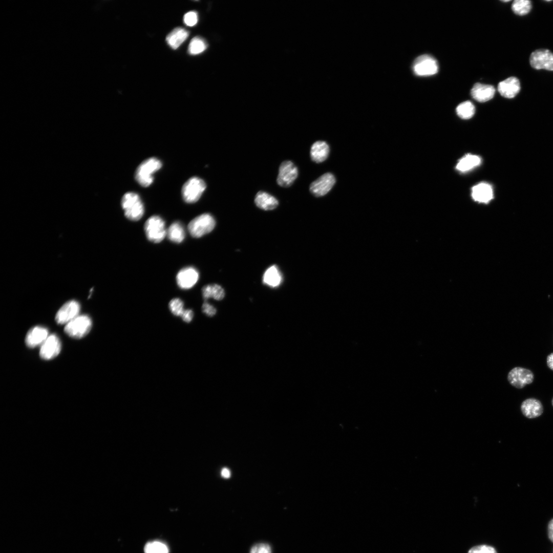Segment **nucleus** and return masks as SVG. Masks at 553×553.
I'll return each instance as SVG.
<instances>
[{
    "mask_svg": "<svg viewBox=\"0 0 553 553\" xmlns=\"http://www.w3.org/2000/svg\"><path fill=\"white\" fill-rule=\"evenodd\" d=\"M124 215L129 220L137 221L139 220L144 212L143 204L139 196L134 192L125 193L121 201Z\"/></svg>",
    "mask_w": 553,
    "mask_h": 553,
    "instance_id": "nucleus-1",
    "label": "nucleus"
},
{
    "mask_svg": "<svg viewBox=\"0 0 553 553\" xmlns=\"http://www.w3.org/2000/svg\"><path fill=\"white\" fill-rule=\"evenodd\" d=\"M162 166V163L155 157L148 158L142 162L137 168L135 177L137 182L143 187H147L153 182V175Z\"/></svg>",
    "mask_w": 553,
    "mask_h": 553,
    "instance_id": "nucleus-2",
    "label": "nucleus"
},
{
    "mask_svg": "<svg viewBox=\"0 0 553 553\" xmlns=\"http://www.w3.org/2000/svg\"><path fill=\"white\" fill-rule=\"evenodd\" d=\"M216 225V221L210 214L205 213L193 219L188 225V230L194 238H199L211 232Z\"/></svg>",
    "mask_w": 553,
    "mask_h": 553,
    "instance_id": "nucleus-3",
    "label": "nucleus"
},
{
    "mask_svg": "<svg viewBox=\"0 0 553 553\" xmlns=\"http://www.w3.org/2000/svg\"><path fill=\"white\" fill-rule=\"evenodd\" d=\"M147 239L152 242H161L166 236L164 220L158 216H152L145 222L144 226Z\"/></svg>",
    "mask_w": 553,
    "mask_h": 553,
    "instance_id": "nucleus-4",
    "label": "nucleus"
},
{
    "mask_svg": "<svg viewBox=\"0 0 553 553\" xmlns=\"http://www.w3.org/2000/svg\"><path fill=\"white\" fill-rule=\"evenodd\" d=\"M205 188L203 180L197 177H192L182 186V198L188 203H195L200 198Z\"/></svg>",
    "mask_w": 553,
    "mask_h": 553,
    "instance_id": "nucleus-5",
    "label": "nucleus"
},
{
    "mask_svg": "<svg viewBox=\"0 0 553 553\" xmlns=\"http://www.w3.org/2000/svg\"><path fill=\"white\" fill-rule=\"evenodd\" d=\"M92 325L91 319L89 316L80 315L67 324L64 330L69 336L74 338H81L89 332Z\"/></svg>",
    "mask_w": 553,
    "mask_h": 553,
    "instance_id": "nucleus-6",
    "label": "nucleus"
},
{
    "mask_svg": "<svg viewBox=\"0 0 553 553\" xmlns=\"http://www.w3.org/2000/svg\"><path fill=\"white\" fill-rule=\"evenodd\" d=\"M413 70L415 74L419 76H431L438 72V65L433 57L428 54H423L415 59Z\"/></svg>",
    "mask_w": 553,
    "mask_h": 553,
    "instance_id": "nucleus-7",
    "label": "nucleus"
},
{
    "mask_svg": "<svg viewBox=\"0 0 553 553\" xmlns=\"http://www.w3.org/2000/svg\"><path fill=\"white\" fill-rule=\"evenodd\" d=\"M529 63L534 69L553 71V53L547 49H538L533 52Z\"/></svg>",
    "mask_w": 553,
    "mask_h": 553,
    "instance_id": "nucleus-8",
    "label": "nucleus"
},
{
    "mask_svg": "<svg viewBox=\"0 0 553 553\" xmlns=\"http://www.w3.org/2000/svg\"><path fill=\"white\" fill-rule=\"evenodd\" d=\"M298 176L296 166L291 161H284L280 165L276 181L284 187L292 185Z\"/></svg>",
    "mask_w": 553,
    "mask_h": 553,
    "instance_id": "nucleus-9",
    "label": "nucleus"
},
{
    "mask_svg": "<svg viewBox=\"0 0 553 553\" xmlns=\"http://www.w3.org/2000/svg\"><path fill=\"white\" fill-rule=\"evenodd\" d=\"M507 380L509 384L518 389H522L534 380L533 372L526 368L515 367L508 373Z\"/></svg>",
    "mask_w": 553,
    "mask_h": 553,
    "instance_id": "nucleus-10",
    "label": "nucleus"
},
{
    "mask_svg": "<svg viewBox=\"0 0 553 553\" xmlns=\"http://www.w3.org/2000/svg\"><path fill=\"white\" fill-rule=\"evenodd\" d=\"M335 183V178L333 174L327 173L314 181L310 186L311 193L316 197H321L327 194Z\"/></svg>",
    "mask_w": 553,
    "mask_h": 553,
    "instance_id": "nucleus-11",
    "label": "nucleus"
},
{
    "mask_svg": "<svg viewBox=\"0 0 553 553\" xmlns=\"http://www.w3.org/2000/svg\"><path fill=\"white\" fill-rule=\"evenodd\" d=\"M79 303L74 300L65 303L57 311L55 321L59 324H68L77 316L80 311Z\"/></svg>",
    "mask_w": 553,
    "mask_h": 553,
    "instance_id": "nucleus-12",
    "label": "nucleus"
},
{
    "mask_svg": "<svg viewBox=\"0 0 553 553\" xmlns=\"http://www.w3.org/2000/svg\"><path fill=\"white\" fill-rule=\"evenodd\" d=\"M199 278L198 271L194 267L188 266L181 269L178 272L176 281L180 288L188 289L197 283Z\"/></svg>",
    "mask_w": 553,
    "mask_h": 553,
    "instance_id": "nucleus-13",
    "label": "nucleus"
},
{
    "mask_svg": "<svg viewBox=\"0 0 553 553\" xmlns=\"http://www.w3.org/2000/svg\"><path fill=\"white\" fill-rule=\"evenodd\" d=\"M60 350V341L57 335L53 334L48 336L41 345L39 355L44 359L50 360L57 356Z\"/></svg>",
    "mask_w": 553,
    "mask_h": 553,
    "instance_id": "nucleus-14",
    "label": "nucleus"
},
{
    "mask_svg": "<svg viewBox=\"0 0 553 553\" xmlns=\"http://www.w3.org/2000/svg\"><path fill=\"white\" fill-rule=\"evenodd\" d=\"M521 89L519 80L516 77H510L500 82L498 91L501 95L506 98L515 97Z\"/></svg>",
    "mask_w": 553,
    "mask_h": 553,
    "instance_id": "nucleus-15",
    "label": "nucleus"
},
{
    "mask_svg": "<svg viewBox=\"0 0 553 553\" xmlns=\"http://www.w3.org/2000/svg\"><path fill=\"white\" fill-rule=\"evenodd\" d=\"M48 337V330L41 326L32 328L27 333L25 338L26 345L29 348H35L41 345Z\"/></svg>",
    "mask_w": 553,
    "mask_h": 553,
    "instance_id": "nucleus-16",
    "label": "nucleus"
},
{
    "mask_svg": "<svg viewBox=\"0 0 553 553\" xmlns=\"http://www.w3.org/2000/svg\"><path fill=\"white\" fill-rule=\"evenodd\" d=\"M472 197L479 203H488L494 198L493 187L487 183H480L472 187Z\"/></svg>",
    "mask_w": 553,
    "mask_h": 553,
    "instance_id": "nucleus-17",
    "label": "nucleus"
},
{
    "mask_svg": "<svg viewBox=\"0 0 553 553\" xmlns=\"http://www.w3.org/2000/svg\"><path fill=\"white\" fill-rule=\"evenodd\" d=\"M495 93V89L493 86L480 83H475L471 90L473 98L480 102L491 100L493 98Z\"/></svg>",
    "mask_w": 553,
    "mask_h": 553,
    "instance_id": "nucleus-18",
    "label": "nucleus"
},
{
    "mask_svg": "<svg viewBox=\"0 0 553 553\" xmlns=\"http://www.w3.org/2000/svg\"><path fill=\"white\" fill-rule=\"evenodd\" d=\"M522 414L526 417L534 418L540 416L543 412L541 402L538 399L530 398L524 400L521 406Z\"/></svg>",
    "mask_w": 553,
    "mask_h": 553,
    "instance_id": "nucleus-19",
    "label": "nucleus"
},
{
    "mask_svg": "<svg viewBox=\"0 0 553 553\" xmlns=\"http://www.w3.org/2000/svg\"><path fill=\"white\" fill-rule=\"evenodd\" d=\"M254 203L259 208L265 210L273 209L279 204L278 200L274 197L263 191L257 194Z\"/></svg>",
    "mask_w": 553,
    "mask_h": 553,
    "instance_id": "nucleus-20",
    "label": "nucleus"
},
{
    "mask_svg": "<svg viewBox=\"0 0 553 553\" xmlns=\"http://www.w3.org/2000/svg\"><path fill=\"white\" fill-rule=\"evenodd\" d=\"M329 153V145L325 141H317L311 146L310 156L311 159L315 162H323L327 158Z\"/></svg>",
    "mask_w": 553,
    "mask_h": 553,
    "instance_id": "nucleus-21",
    "label": "nucleus"
},
{
    "mask_svg": "<svg viewBox=\"0 0 553 553\" xmlns=\"http://www.w3.org/2000/svg\"><path fill=\"white\" fill-rule=\"evenodd\" d=\"M189 32L185 29L178 27L174 29L166 37L168 45L173 49H177L188 37Z\"/></svg>",
    "mask_w": 553,
    "mask_h": 553,
    "instance_id": "nucleus-22",
    "label": "nucleus"
},
{
    "mask_svg": "<svg viewBox=\"0 0 553 553\" xmlns=\"http://www.w3.org/2000/svg\"><path fill=\"white\" fill-rule=\"evenodd\" d=\"M282 281V275L276 265L271 266L267 268L263 276V283L271 287H278Z\"/></svg>",
    "mask_w": 553,
    "mask_h": 553,
    "instance_id": "nucleus-23",
    "label": "nucleus"
},
{
    "mask_svg": "<svg viewBox=\"0 0 553 553\" xmlns=\"http://www.w3.org/2000/svg\"><path fill=\"white\" fill-rule=\"evenodd\" d=\"M481 162V159L479 156L468 154L459 160L456 168L460 172H466L479 166Z\"/></svg>",
    "mask_w": 553,
    "mask_h": 553,
    "instance_id": "nucleus-24",
    "label": "nucleus"
},
{
    "mask_svg": "<svg viewBox=\"0 0 553 553\" xmlns=\"http://www.w3.org/2000/svg\"><path fill=\"white\" fill-rule=\"evenodd\" d=\"M168 239L175 243H180L185 237V232L182 224L179 221L173 222L166 230Z\"/></svg>",
    "mask_w": 553,
    "mask_h": 553,
    "instance_id": "nucleus-25",
    "label": "nucleus"
},
{
    "mask_svg": "<svg viewBox=\"0 0 553 553\" xmlns=\"http://www.w3.org/2000/svg\"><path fill=\"white\" fill-rule=\"evenodd\" d=\"M202 292L203 297L205 301L211 297L216 300H221L225 296L223 288L216 284L204 286Z\"/></svg>",
    "mask_w": 553,
    "mask_h": 553,
    "instance_id": "nucleus-26",
    "label": "nucleus"
},
{
    "mask_svg": "<svg viewBox=\"0 0 553 553\" xmlns=\"http://www.w3.org/2000/svg\"><path fill=\"white\" fill-rule=\"evenodd\" d=\"M475 112V106L470 101L462 102L456 108V113L462 119H467L472 118Z\"/></svg>",
    "mask_w": 553,
    "mask_h": 553,
    "instance_id": "nucleus-27",
    "label": "nucleus"
},
{
    "mask_svg": "<svg viewBox=\"0 0 553 553\" xmlns=\"http://www.w3.org/2000/svg\"><path fill=\"white\" fill-rule=\"evenodd\" d=\"M531 8V2L528 0H516L513 2L512 9L517 15L523 16L528 14Z\"/></svg>",
    "mask_w": 553,
    "mask_h": 553,
    "instance_id": "nucleus-28",
    "label": "nucleus"
},
{
    "mask_svg": "<svg viewBox=\"0 0 553 553\" xmlns=\"http://www.w3.org/2000/svg\"><path fill=\"white\" fill-rule=\"evenodd\" d=\"M206 47V42L203 38L195 37L190 41L188 52L191 55H197L204 51Z\"/></svg>",
    "mask_w": 553,
    "mask_h": 553,
    "instance_id": "nucleus-29",
    "label": "nucleus"
},
{
    "mask_svg": "<svg viewBox=\"0 0 553 553\" xmlns=\"http://www.w3.org/2000/svg\"><path fill=\"white\" fill-rule=\"evenodd\" d=\"M144 553H168V548L164 543L154 541L147 543L144 547Z\"/></svg>",
    "mask_w": 553,
    "mask_h": 553,
    "instance_id": "nucleus-30",
    "label": "nucleus"
},
{
    "mask_svg": "<svg viewBox=\"0 0 553 553\" xmlns=\"http://www.w3.org/2000/svg\"><path fill=\"white\" fill-rule=\"evenodd\" d=\"M168 307L171 312L176 316H181L184 310V303L178 298L172 299L169 303Z\"/></svg>",
    "mask_w": 553,
    "mask_h": 553,
    "instance_id": "nucleus-31",
    "label": "nucleus"
},
{
    "mask_svg": "<svg viewBox=\"0 0 553 553\" xmlns=\"http://www.w3.org/2000/svg\"><path fill=\"white\" fill-rule=\"evenodd\" d=\"M250 553H271V548L268 544L258 543L251 548Z\"/></svg>",
    "mask_w": 553,
    "mask_h": 553,
    "instance_id": "nucleus-32",
    "label": "nucleus"
},
{
    "mask_svg": "<svg viewBox=\"0 0 553 553\" xmlns=\"http://www.w3.org/2000/svg\"><path fill=\"white\" fill-rule=\"evenodd\" d=\"M184 23L188 26H195L198 22V15L195 11H189L184 16Z\"/></svg>",
    "mask_w": 553,
    "mask_h": 553,
    "instance_id": "nucleus-33",
    "label": "nucleus"
},
{
    "mask_svg": "<svg viewBox=\"0 0 553 553\" xmlns=\"http://www.w3.org/2000/svg\"><path fill=\"white\" fill-rule=\"evenodd\" d=\"M202 310L203 313L209 316H212L216 313V308L207 302L204 303L202 307Z\"/></svg>",
    "mask_w": 553,
    "mask_h": 553,
    "instance_id": "nucleus-34",
    "label": "nucleus"
},
{
    "mask_svg": "<svg viewBox=\"0 0 553 553\" xmlns=\"http://www.w3.org/2000/svg\"><path fill=\"white\" fill-rule=\"evenodd\" d=\"M180 316L183 321L186 323H189L193 318L194 313L191 309H184Z\"/></svg>",
    "mask_w": 553,
    "mask_h": 553,
    "instance_id": "nucleus-35",
    "label": "nucleus"
},
{
    "mask_svg": "<svg viewBox=\"0 0 553 553\" xmlns=\"http://www.w3.org/2000/svg\"><path fill=\"white\" fill-rule=\"evenodd\" d=\"M485 545L475 546L471 548L468 553H484Z\"/></svg>",
    "mask_w": 553,
    "mask_h": 553,
    "instance_id": "nucleus-36",
    "label": "nucleus"
},
{
    "mask_svg": "<svg viewBox=\"0 0 553 553\" xmlns=\"http://www.w3.org/2000/svg\"><path fill=\"white\" fill-rule=\"evenodd\" d=\"M548 533L549 539L553 542V519L550 520L548 524Z\"/></svg>",
    "mask_w": 553,
    "mask_h": 553,
    "instance_id": "nucleus-37",
    "label": "nucleus"
},
{
    "mask_svg": "<svg viewBox=\"0 0 553 553\" xmlns=\"http://www.w3.org/2000/svg\"><path fill=\"white\" fill-rule=\"evenodd\" d=\"M547 364L549 369L553 370V353H551L547 357Z\"/></svg>",
    "mask_w": 553,
    "mask_h": 553,
    "instance_id": "nucleus-38",
    "label": "nucleus"
},
{
    "mask_svg": "<svg viewBox=\"0 0 553 553\" xmlns=\"http://www.w3.org/2000/svg\"><path fill=\"white\" fill-rule=\"evenodd\" d=\"M221 475L225 478H228L230 476V472L227 468H223L221 471Z\"/></svg>",
    "mask_w": 553,
    "mask_h": 553,
    "instance_id": "nucleus-39",
    "label": "nucleus"
},
{
    "mask_svg": "<svg viewBox=\"0 0 553 553\" xmlns=\"http://www.w3.org/2000/svg\"><path fill=\"white\" fill-rule=\"evenodd\" d=\"M484 553H497V551L494 547L485 545Z\"/></svg>",
    "mask_w": 553,
    "mask_h": 553,
    "instance_id": "nucleus-40",
    "label": "nucleus"
},
{
    "mask_svg": "<svg viewBox=\"0 0 553 553\" xmlns=\"http://www.w3.org/2000/svg\"><path fill=\"white\" fill-rule=\"evenodd\" d=\"M551 402H552V405L553 406V398H552Z\"/></svg>",
    "mask_w": 553,
    "mask_h": 553,
    "instance_id": "nucleus-41",
    "label": "nucleus"
}]
</instances>
